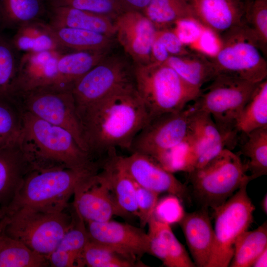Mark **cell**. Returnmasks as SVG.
<instances>
[{
    "instance_id": "obj_1",
    "label": "cell",
    "mask_w": 267,
    "mask_h": 267,
    "mask_svg": "<svg viewBox=\"0 0 267 267\" xmlns=\"http://www.w3.org/2000/svg\"><path fill=\"white\" fill-rule=\"evenodd\" d=\"M87 151L96 159L117 147L130 151L133 141L150 119L135 85L77 110Z\"/></svg>"
},
{
    "instance_id": "obj_2",
    "label": "cell",
    "mask_w": 267,
    "mask_h": 267,
    "mask_svg": "<svg viewBox=\"0 0 267 267\" xmlns=\"http://www.w3.org/2000/svg\"><path fill=\"white\" fill-rule=\"evenodd\" d=\"M20 143L34 169L55 168L99 170L93 161L66 130L27 112H21Z\"/></svg>"
},
{
    "instance_id": "obj_3",
    "label": "cell",
    "mask_w": 267,
    "mask_h": 267,
    "mask_svg": "<svg viewBox=\"0 0 267 267\" xmlns=\"http://www.w3.org/2000/svg\"><path fill=\"white\" fill-rule=\"evenodd\" d=\"M97 170L55 168L33 169L25 178L6 214L21 208L64 211L77 186Z\"/></svg>"
},
{
    "instance_id": "obj_4",
    "label": "cell",
    "mask_w": 267,
    "mask_h": 267,
    "mask_svg": "<svg viewBox=\"0 0 267 267\" xmlns=\"http://www.w3.org/2000/svg\"><path fill=\"white\" fill-rule=\"evenodd\" d=\"M134 78L136 91L150 119L182 111L201 92L190 86L165 63L134 65Z\"/></svg>"
},
{
    "instance_id": "obj_5",
    "label": "cell",
    "mask_w": 267,
    "mask_h": 267,
    "mask_svg": "<svg viewBox=\"0 0 267 267\" xmlns=\"http://www.w3.org/2000/svg\"><path fill=\"white\" fill-rule=\"evenodd\" d=\"M2 220V231L5 234L48 259L74 225L75 217L64 210L48 212L21 208L8 213Z\"/></svg>"
},
{
    "instance_id": "obj_6",
    "label": "cell",
    "mask_w": 267,
    "mask_h": 267,
    "mask_svg": "<svg viewBox=\"0 0 267 267\" xmlns=\"http://www.w3.org/2000/svg\"><path fill=\"white\" fill-rule=\"evenodd\" d=\"M193 194L202 207L213 210L251 181L240 156L223 148L203 167L188 173Z\"/></svg>"
},
{
    "instance_id": "obj_7",
    "label": "cell",
    "mask_w": 267,
    "mask_h": 267,
    "mask_svg": "<svg viewBox=\"0 0 267 267\" xmlns=\"http://www.w3.org/2000/svg\"><path fill=\"white\" fill-rule=\"evenodd\" d=\"M212 81L191 106L209 113L222 134L225 146H233L238 133V120L258 84L222 75H217Z\"/></svg>"
},
{
    "instance_id": "obj_8",
    "label": "cell",
    "mask_w": 267,
    "mask_h": 267,
    "mask_svg": "<svg viewBox=\"0 0 267 267\" xmlns=\"http://www.w3.org/2000/svg\"><path fill=\"white\" fill-rule=\"evenodd\" d=\"M221 45L209 58L216 76L258 84L267 79V62L261 46L244 24L221 35Z\"/></svg>"
},
{
    "instance_id": "obj_9",
    "label": "cell",
    "mask_w": 267,
    "mask_h": 267,
    "mask_svg": "<svg viewBox=\"0 0 267 267\" xmlns=\"http://www.w3.org/2000/svg\"><path fill=\"white\" fill-rule=\"evenodd\" d=\"M13 103L21 112H29L66 130L88 153L71 88L55 86L38 88L17 94Z\"/></svg>"
},
{
    "instance_id": "obj_10",
    "label": "cell",
    "mask_w": 267,
    "mask_h": 267,
    "mask_svg": "<svg viewBox=\"0 0 267 267\" xmlns=\"http://www.w3.org/2000/svg\"><path fill=\"white\" fill-rule=\"evenodd\" d=\"M247 185L214 210L215 240L208 267H229L236 240L253 222L255 207L248 194Z\"/></svg>"
},
{
    "instance_id": "obj_11",
    "label": "cell",
    "mask_w": 267,
    "mask_h": 267,
    "mask_svg": "<svg viewBox=\"0 0 267 267\" xmlns=\"http://www.w3.org/2000/svg\"><path fill=\"white\" fill-rule=\"evenodd\" d=\"M134 85V64L121 55L108 54L73 84L76 110Z\"/></svg>"
},
{
    "instance_id": "obj_12",
    "label": "cell",
    "mask_w": 267,
    "mask_h": 267,
    "mask_svg": "<svg viewBox=\"0 0 267 267\" xmlns=\"http://www.w3.org/2000/svg\"><path fill=\"white\" fill-rule=\"evenodd\" d=\"M190 112L189 107L150 118L134 137L130 151L154 159L178 145L189 134Z\"/></svg>"
},
{
    "instance_id": "obj_13",
    "label": "cell",
    "mask_w": 267,
    "mask_h": 267,
    "mask_svg": "<svg viewBox=\"0 0 267 267\" xmlns=\"http://www.w3.org/2000/svg\"><path fill=\"white\" fill-rule=\"evenodd\" d=\"M118 164L138 185L159 194L167 193L177 197L180 201L191 203V197L186 186L150 157L138 152L129 156L116 155Z\"/></svg>"
},
{
    "instance_id": "obj_14",
    "label": "cell",
    "mask_w": 267,
    "mask_h": 267,
    "mask_svg": "<svg viewBox=\"0 0 267 267\" xmlns=\"http://www.w3.org/2000/svg\"><path fill=\"white\" fill-rule=\"evenodd\" d=\"M89 240L107 247L136 262L150 254L149 238L142 227L109 220L86 222Z\"/></svg>"
},
{
    "instance_id": "obj_15",
    "label": "cell",
    "mask_w": 267,
    "mask_h": 267,
    "mask_svg": "<svg viewBox=\"0 0 267 267\" xmlns=\"http://www.w3.org/2000/svg\"><path fill=\"white\" fill-rule=\"evenodd\" d=\"M73 206L86 222H102L113 216H122L111 189L109 178L102 170L81 182L76 188Z\"/></svg>"
},
{
    "instance_id": "obj_16",
    "label": "cell",
    "mask_w": 267,
    "mask_h": 267,
    "mask_svg": "<svg viewBox=\"0 0 267 267\" xmlns=\"http://www.w3.org/2000/svg\"><path fill=\"white\" fill-rule=\"evenodd\" d=\"M117 40L134 65L151 62V48L157 29L142 13L125 11L114 21Z\"/></svg>"
},
{
    "instance_id": "obj_17",
    "label": "cell",
    "mask_w": 267,
    "mask_h": 267,
    "mask_svg": "<svg viewBox=\"0 0 267 267\" xmlns=\"http://www.w3.org/2000/svg\"><path fill=\"white\" fill-rule=\"evenodd\" d=\"M34 169L19 137L0 147V210L3 217L27 175Z\"/></svg>"
},
{
    "instance_id": "obj_18",
    "label": "cell",
    "mask_w": 267,
    "mask_h": 267,
    "mask_svg": "<svg viewBox=\"0 0 267 267\" xmlns=\"http://www.w3.org/2000/svg\"><path fill=\"white\" fill-rule=\"evenodd\" d=\"M63 53L57 50L23 53L19 58L13 86V103L18 93L54 85L57 62Z\"/></svg>"
},
{
    "instance_id": "obj_19",
    "label": "cell",
    "mask_w": 267,
    "mask_h": 267,
    "mask_svg": "<svg viewBox=\"0 0 267 267\" xmlns=\"http://www.w3.org/2000/svg\"><path fill=\"white\" fill-rule=\"evenodd\" d=\"M196 21L222 35L244 23L245 8L240 0H189Z\"/></svg>"
},
{
    "instance_id": "obj_20",
    "label": "cell",
    "mask_w": 267,
    "mask_h": 267,
    "mask_svg": "<svg viewBox=\"0 0 267 267\" xmlns=\"http://www.w3.org/2000/svg\"><path fill=\"white\" fill-rule=\"evenodd\" d=\"M208 208L184 213L178 222L196 267H208L215 240Z\"/></svg>"
},
{
    "instance_id": "obj_21",
    "label": "cell",
    "mask_w": 267,
    "mask_h": 267,
    "mask_svg": "<svg viewBox=\"0 0 267 267\" xmlns=\"http://www.w3.org/2000/svg\"><path fill=\"white\" fill-rule=\"evenodd\" d=\"M190 108L189 130L194 145L192 172L217 156L224 148L225 143L211 115L191 106Z\"/></svg>"
},
{
    "instance_id": "obj_22",
    "label": "cell",
    "mask_w": 267,
    "mask_h": 267,
    "mask_svg": "<svg viewBox=\"0 0 267 267\" xmlns=\"http://www.w3.org/2000/svg\"><path fill=\"white\" fill-rule=\"evenodd\" d=\"M48 23L54 27H69L91 31L113 37L116 30L109 17L70 7L48 8Z\"/></svg>"
},
{
    "instance_id": "obj_23",
    "label": "cell",
    "mask_w": 267,
    "mask_h": 267,
    "mask_svg": "<svg viewBox=\"0 0 267 267\" xmlns=\"http://www.w3.org/2000/svg\"><path fill=\"white\" fill-rule=\"evenodd\" d=\"M10 41L18 52L23 53L67 50L58 41L52 26L43 19L21 25Z\"/></svg>"
},
{
    "instance_id": "obj_24",
    "label": "cell",
    "mask_w": 267,
    "mask_h": 267,
    "mask_svg": "<svg viewBox=\"0 0 267 267\" xmlns=\"http://www.w3.org/2000/svg\"><path fill=\"white\" fill-rule=\"evenodd\" d=\"M109 50L74 51L60 56L55 86L72 89L74 83L97 65Z\"/></svg>"
},
{
    "instance_id": "obj_25",
    "label": "cell",
    "mask_w": 267,
    "mask_h": 267,
    "mask_svg": "<svg viewBox=\"0 0 267 267\" xmlns=\"http://www.w3.org/2000/svg\"><path fill=\"white\" fill-rule=\"evenodd\" d=\"M173 69L190 86L201 91L202 86L212 81L216 73L209 58L191 53L181 55H170L164 63Z\"/></svg>"
},
{
    "instance_id": "obj_26",
    "label": "cell",
    "mask_w": 267,
    "mask_h": 267,
    "mask_svg": "<svg viewBox=\"0 0 267 267\" xmlns=\"http://www.w3.org/2000/svg\"><path fill=\"white\" fill-rule=\"evenodd\" d=\"M46 0H0V30L21 25L47 15Z\"/></svg>"
},
{
    "instance_id": "obj_27",
    "label": "cell",
    "mask_w": 267,
    "mask_h": 267,
    "mask_svg": "<svg viewBox=\"0 0 267 267\" xmlns=\"http://www.w3.org/2000/svg\"><path fill=\"white\" fill-rule=\"evenodd\" d=\"M267 249V222L253 230H246L236 240L229 267H251Z\"/></svg>"
},
{
    "instance_id": "obj_28",
    "label": "cell",
    "mask_w": 267,
    "mask_h": 267,
    "mask_svg": "<svg viewBox=\"0 0 267 267\" xmlns=\"http://www.w3.org/2000/svg\"><path fill=\"white\" fill-rule=\"evenodd\" d=\"M52 27L58 41L66 49L109 50L113 43V37L101 33L73 28Z\"/></svg>"
},
{
    "instance_id": "obj_29",
    "label": "cell",
    "mask_w": 267,
    "mask_h": 267,
    "mask_svg": "<svg viewBox=\"0 0 267 267\" xmlns=\"http://www.w3.org/2000/svg\"><path fill=\"white\" fill-rule=\"evenodd\" d=\"M50 267L47 257L0 231V267Z\"/></svg>"
},
{
    "instance_id": "obj_30",
    "label": "cell",
    "mask_w": 267,
    "mask_h": 267,
    "mask_svg": "<svg viewBox=\"0 0 267 267\" xmlns=\"http://www.w3.org/2000/svg\"><path fill=\"white\" fill-rule=\"evenodd\" d=\"M143 14L157 30L169 28L180 20H196L186 0H150Z\"/></svg>"
},
{
    "instance_id": "obj_31",
    "label": "cell",
    "mask_w": 267,
    "mask_h": 267,
    "mask_svg": "<svg viewBox=\"0 0 267 267\" xmlns=\"http://www.w3.org/2000/svg\"><path fill=\"white\" fill-rule=\"evenodd\" d=\"M267 127V80L257 84L244 106L236 125L238 132L245 134Z\"/></svg>"
},
{
    "instance_id": "obj_32",
    "label": "cell",
    "mask_w": 267,
    "mask_h": 267,
    "mask_svg": "<svg viewBox=\"0 0 267 267\" xmlns=\"http://www.w3.org/2000/svg\"><path fill=\"white\" fill-rule=\"evenodd\" d=\"M246 135L248 137L241 146V152L248 159L245 165L252 180L267 174V127Z\"/></svg>"
},
{
    "instance_id": "obj_33",
    "label": "cell",
    "mask_w": 267,
    "mask_h": 267,
    "mask_svg": "<svg viewBox=\"0 0 267 267\" xmlns=\"http://www.w3.org/2000/svg\"><path fill=\"white\" fill-rule=\"evenodd\" d=\"M0 30V101L13 103V86L20 57Z\"/></svg>"
},
{
    "instance_id": "obj_34",
    "label": "cell",
    "mask_w": 267,
    "mask_h": 267,
    "mask_svg": "<svg viewBox=\"0 0 267 267\" xmlns=\"http://www.w3.org/2000/svg\"><path fill=\"white\" fill-rule=\"evenodd\" d=\"M138 265L142 264H136L113 250L90 240L85 246L81 257V267H131Z\"/></svg>"
},
{
    "instance_id": "obj_35",
    "label": "cell",
    "mask_w": 267,
    "mask_h": 267,
    "mask_svg": "<svg viewBox=\"0 0 267 267\" xmlns=\"http://www.w3.org/2000/svg\"><path fill=\"white\" fill-rule=\"evenodd\" d=\"M152 222L162 237L170 263V267H195L192 259L178 241L169 224L152 217Z\"/></svg>"
},
{
    "instance_id": "obj_36",
    "label": "cell",
    "mask_w": 267,
    "mask_h": 267,
    "mask_svg": "<svg viewBox=\"0 0 267 267\" xmlns=\"http://www.w3.org/2000/svg\"><path fill=\"white\" fill-rule=\"evenodd\" d=\"M48 8L65 6L102 14L114 20L124 12L118 0H46Z\"/></svg>"
},
{
    "instance_id": "obj_37",
    "label": "cell",
    "mask_w": 267,
    "mask_h": 267,
    "mask_svg": "<svg viewBox=\"0 0 267 267\" xmlns=\"http://www.w3.org/2000/svg\"><path fill=\"white\" fill-rule=\"evenodd\" d=\"M75 222L73 226L63 236L56 249L71 256L81 267V257L89 240L84 220L75 212Z\"/></svg>"
},
{
    "instance_id": "obj_38",
    "label": "cell",
    "mask_w": 267,
    "mask_h": 267,
    "mask_svg": "<svg viewBox=\"0 0 267 267\" xmlns=\"http://www.w3.org/2000/svg\"><path fill=\"white\" fill-rule=\"evenodd\" d=\"M21 128L20 110L12 103L0 101V147L17 140Z\"/></svg>"
},
{
    "instance_id": "obj_39",
    "label": "cell",
    "mask_w": 267,
    "mask_h": 267,
    "mask_svg": "<svg viewBox=\"0 0 267 267\" xmlns=\"http://www.w3.org/2000/svg\"><path fill=\"white\" fill-rule=\"evenodd\" d=\"M245 15L248 24L246 25L265 53L267 46V0H254L247 11L245 10Z\"/></svg>"
},
{
    "instance_id": "obj_40",
    "label": "cell",
    "mask_w": 267,
    "mask_h": 267,
    "mask_svg": "<svg viewBox=\"0 0 267 267\" xmlns=\"http://www.w3.org/2000/svg\"><path fill=\"white\" fill-rule=\"evenodd\" d=\"M134 183L137 217L140 227L146 226L154 215L158 201L159 193L142 187Z\"/></svg>"
},
{
    "instance_id": "obj_41",
    "label": "cell",
    "mask_w": 267,
    "mask_h": 267,
    "mask_svg": "<svg viewBox=\"0 0 267 267\" xmlns=\"http://www.w3.org/2000/svg\"><path fill=\"white\" fill-rule=\"evenodd\" d=\"M177 197L170 195L158 201L153 216L157 220L168 223L179 222L184 212Z\"/></svg>"
},
{
    "instance_id": "obj_42",
    "label": "cell",
    "mask_w": 267,
    "mask_h": 267,
    "mask_svg": "<svg viewBox=\"0 0 267 267\" xmlns=\"http://www.w3.org/2000/svg\"><path fill=\"white\" fill-rule=\"evenodd\" d=\"M155 36L163 44L170 55L181 56L190 52L172 29L157 30Z\"/></svg>"
},
{
    "instance_id": "obj_43",
    "label": "cell",
    "mask_w": 267,
    "mask_h": 267,
    "mask_svg": "<svg viewBox=\"0 0 267 267\" xmlns=\"http://www.w3.org/2000/svg\"><path fill=\"white\" fill-rule=\"evenodd\" d=\"M170 56L163 44L155 36L151 48V62L164 63Z\"/></svg>"
},
{
    "instance_id": "obj_44",
    "label": "cell",
    "mask_w": 267,
    "mask_h": 267,
    "mask_svg": "<svg viewBox=\"0 0 267 267\" xmlns=\"http://www.w3.org/2000/svg\"><path fill=\"white\" fill-rule=\"evenodd\" d=\"M124 12L135 11L143 13L150 0H118Z\"/></svg>"
},
{
    "instance_id": "obj_45",
    "label": "cell",
    "mask_w": 267,
    "mask_h": 267,
    "mask_svg": "<svg viewBox=\"0 0 267 267\" xmlns=\"http://www.w3.org/2000/svg\"><path fill=\"white\" fill-rule=\"evenodd\" d=\"M267 249L255 260L252 267H266L267 266Z\"/></svg>"
},
{
    "instance_id": "obj_46",
    "label": "cell",
    "mask_w": 267,
    "mask_h": 267,
    "mask_svg": "<svg viewBox=\"0 0 267 267\" xmlns=\"http://www.w3.org/2000/svg\"><path fill=\"white\" fill-rule=\"evenodd\" d=\"M261 207L263 212L267 214V194L265 195L261 203Z\"/></svg>"
},
{
    "instance_id": "obj_47",
    "label": "cell",
    "mask_w": 267,
    "mask_h": 267,
    "mask_svg": "<svg viewBox=\"0 0 267 267\" xmlns=\"http://www.w3.org/2000/svg\"><path fill=\"white\" fill-rule=\"evenodd\" d=\"M3 218V216L1 211L0 210V230H2L3 224H2V222L1 221V219Z\"/></svg>"
},
{
    "instance_id": "obj_48",
    "label": "cell",
    "mask_w": 267,
    "mask_h": 267,
    "mask_svg": "<svg viewBox=\"0 0 267 267\" xmlns=\"http://www.w3.org/2000/svg\"><path fill=\"white\" fill-rule=\"evenodd\" d=\"M187 1H188L189 0H186Z\"/></svg>"
}]
</instances>
